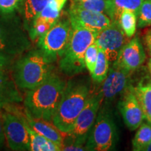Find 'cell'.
Returning <instances> with one entry per match:
<instances>
[{
  "mask_svg": "<svg viewBox=\"0 0 151 151\" xmlns=\"http://www.w3.org/2000/svg\"><path fill=\"white\" fill-rule=\"evenodd\" d=\"M67 82L55 72L33 89L27 90L23 102L24 111L34 118L52 122Z\"/></svg>",
  "mask_w": 151,
  "mask_h": 151,
  "instance_id": "cell-1",
  "label": "cell"
},
{
  "mask_svg": "<svg viewBox=\"0 0 151 151\" xmlns=\"http://www.w3.org/2000/svg\"><path fill=\"white\" fill-rule=\"evenodd\" d=\"M88 78H73L67 82L61 99L52 118V122L64 133L69 134L90 96Z\"/></svg>",
  "mask_w": 151,
  "mask_h": 151,
  "instance_id": "cell-2",
  "label": "cell"
},
{
  "mask_svg": "<svg viewBox=\"0 0 151 151\" xmlns=\"http://www.w3.org/2000/svg\"><path fill=\"white\" fill-rule=\"evenodd\" d=\"M54 63L40 49L29 50L14 62L11 76L20 90H32L54 72Z\"/></svg>",
  "mask_w": 151,
  "mask_h": 151,
  "instance_id": "cell-3",
  "label": "cell"
},
{
  "mask_svg": "<svg viewBox=\"0 0 151 151\" xmlns=\"http://www.w3.org/2000/svg\"><path fill=\"white\" fill-rule=\"evenodd\" d=\"M72 35L68 47L60 59L58 66L62 73L74 76L86 69L85 55L90 45L95 42L99 32L84 28H72Z\"/></svg>",
  "mask_w": 151,
  "mask_h": 151,
  "instance_id": "cell-4",
  "label": "cell"
},
{
  "mask_svg": "<svg viewBox=\"0 0 151 151\" xmlns=\"http://www.w3.org/2000/svg\"><path fill=\"white\" fill-rule=\"evenodd\" d=\"M32 43L28 32L17 19L0 18V52L16 58L29 50Z\"/></svg>",
  "mask_w": 151,
  "mask_h": 151,
  "instance_id": "cell-5",
  "label": "cell"
},
{
  "mask_svg": "<svg viewBox=\"0 0 151 151\" xmlns=\"http://www.w3.org/2000/svg\"><path fill=\"white\" fill-rule=\"evenodd\" d=\"M117 128L112 115L106 109L98 112L86 143V150L109 151L116 148Z\"/></svg>",
  "mask_w": 151,
  "mask_h": 151,
  "instance_id": "cell-6",
  "label": "cell"
},
{
  "mask_svg": "<svg viewBox=\"0 0 151 151\" xmlns=\"http://www.w3.org/2000/svg\"><path fill=\"white\" fill-rule=\"evenodd\" d=\"M72 27L68 18H60L37 41L38 48L55 62L67 50L72 35Z\"/></svg>",
  "mask_w": 151,
  "mask_h": 151,
  "instance_id": "cell-7",
  "label": "cell"
},
{
  "mask_svg": "<svg viewBox=\"0 0 151 151\" xmlns=\"http://www.w3.org/2000/svg\"><path fill=\"white\" fill-rule=\"evenodd\" d=\"M4 133L7 145L12 150H30L29 135L27 124L21 116L5 110L1 113Z\"/></svg>",
  "mask_w": 151,
  "mask_h": 151,
  "instance_id": "cell-8",
  "label": "cell"
},
{
  "mask_svg": "<svg viewBox=\"0 0 151 151\" xmlns=\"http://www.w3.org/2000/svg\"><path fill=\"white\" fill-rule=\"evenodd\" d=\"M128 41L129 38L122 31L118 20H113L108 27L99 32L94 43L104 52L109 64H113Z\"/></svg>",
  "mask_w": 151,
  "mask_h": 151,
  "instance_id": "cell-9",
  "label": "cell"
},
{
  "mask_svg": "<svg viewBox=\"0 0 151 151\" xmlns=\"http://www.w3.org/2000/svg\"><path fill=\"white\" fill-rule=\"evenodd\" d=\"M101 92L90 94L86 105L78 115L73 129L70 133L67 134L69 137L87 138L88 139L90 131L93 126L97 118L99 109L102 101Z\"/></svg>",
  "mask_w": 151,
  "mask_h": 151,
  "instance_id": "cell-10",
  "label": "cell"
},
{
  "mask_svg": "<svg viewBox=\"0 0 151 151\" xmlns=\"http://www.w3.org/2000/svg\"><path fill=\"white\" fill-rule=\"evenodd\" d=\"M72 28H84L100 32L111 24L109 17L101 13L70 6L68 11Z\"/></svg>",
  "mask_w": 151,
  "mask_h": 151,
  "instance_id": "cell-11",
  "label": "cell"
},
{
  "mask_svg": "<svg viewBox=\"0 0 151 151\" xmlns=\"http://www.w3.org/2000/svg\"><path fill=\"white\" fill-rule=\"evenodd\" d=\"M132 73L113 62L112 67L109 68L106 78L103 81L102 88L100 91L106 102L113 101L118 94L127 89Z\"/></svg>",
  "mask_w": 151,
  "mask_h": 151,
  "instance_id": "cell-12",
  "label": "cell"
},
{
  "mask_svg": "<svg viewBox=\"0 0 151 151\" xmlns=\"http://www.w3.org/2000/svg\"><path fill=\"white\" fill-rule=\"evenodd\" d=\"M124 95L118 103V109L121 113L124 124L132 131L136 130L145 120L142 109L132 86H129L124 91Z\"/></svg>",
  "mask_w": 151,
  "mask_h": 151,
  "instance_id": "cell-13",
  "label": "cell"
},
{
  "mask_svg": "<svg viewBox=\"0 0 151 151\" xmlns=\"http://www.w3.org/2000/svg\"><path fill=\"white\" fill-rule=\"evenodd\" d=\"M146 60V53L139 37H135L128 41L120 50L116 64L129 72L137 70Z\"/></svg>",
  "mask_w": 151,
  "mask_h": 151,
  "instance_id": "cell-14",
  "label": "cell"
},
{
  "mask_svg": "<svg viewBox=\"0 0 151 151\" xmlns=\"http://www.w3.org/2000/svg\"><path fill=\"white\" fill-rule=\"evenodd\" d=\"M22 116L26 123L32 129L39 134L58 144L61 148L62 150L64 145V141L66 136L67 135V133H64L58 129L51 121L34 118L27 115L25 111L24 114L22 115Z\"/></svg>",
  "mask_w": 151,
  "mask_h": 151,
  "instance_id": "cell-15",
  "label": "cell"
},
{
  "mask_svg": "<svg viewBox=\"0 0 151 151\" xmlns=\"http://www.w3.org/2000/svg\"><path fill=\"white\" fill-rule=\"evenodd\" d=\"M23 98L12 76L6 70H0V110L7 106L22 102Z\"/></svg>",
  "mask_w": 151,
  "mask_h": 151,
  "instance_id": "cell-16",
  "label": "cell"
},
{
  "mask_svg": "<svg viewBox=\"0 0 151 151\" xmlns=\"http://www.w3.org/2000/svg\"><path fill=\"white\" fill-rule=\"evenodd\" d=\"M132 89L142 109L145 120L151 123V81L141 80Z\"/></svg>",
  "mask_w": 151,
  "mask_h": 151,
  "instance_id": "cell-17",
  "label": "cell"
},
{
  "mask_svg": "<svg viewBox=\"0 0 151 151\" xmlns=\"http://www.w3.org/2000/svg\"><path fill=\"white\" fill-rule=\"evenodd\" d=\"M48 0H22L20 7L26 30L29 29L35 19L46 6Z\"/></svg>",
  "mask_w": 151,
  "mask_h": 151,
  "instance_id": "cell-18",
  "label": "cell"
},
{
  "mask_svg": "<svg viewBox=\"0 0 151 151\" xmlns=\"http://www.w3.org/2000/svg\"><path fill=\"white\" fill-rule=\"evenodd\" d=\"M70 6L101 13L109 17L111 21L114 20L112 0H86L81 2H71Z\"/></svg>",
  "mask_w": 151,
  "mask_h": 151,
  "instance_id": "cell-19",
  "label": "cell"
},
{
  "mask_svg": "<svg viewBox=\"0 0 151 151\" xmlns=\"http://www.w3.org/2000/svg\"><path fill=\"white\" fill-rule=\"evenodd\" d=\"M22 118V115L20 116ZM24 120V119H23ZM25 122V121H24ZM26 123V122H25ZM27 128L29 135L30 150L31 151H60L61 148L58 144L52 142L46 137H43L35 130H33L28 124Z\"/></svg>",
  "mask_w": 151,
  "mask_h": 151,
  "instance_id": "cell-20",
  "label": "cell"
},
{
  "mask_svg": "<svg viewBox=\"0 0 151 151\" xmlns=\"http://www.w3.org/2000/svg\"><path fill=\"white\" fill-rule=\"evenodd\" d=\"M67 1V0H48L46 6L37 18L53 25L60 19L62 11Z\"/></svg>",
  "mask_w": 151,
  "mask_h": 151,
  "instance_id": "cell-21",
  "label": "cell"
},
{
  "mask_svg": "<svg viewBox=\"0 0 151 151\" xmlns=\"http://www.w3.org/2000/svg\"><path fill=\"white\" fill-rule=\"evenodd\" d=\"M151 142V123L146 121L141 124L132 140V149L134 151H145Z\"/></svg>",
  "mask_w": 151,
  "mask_h": 151,
  "instance_id": "cell-22",
  "label": "cell"
},
{
  "mask_svg": "<svg viewBox=\"0 0 151 151\" xmlns=\"http://www.w3.org/2000/svg\"><path fill=\"white\" fill-rule=\"evenodd\" d=\"M109 62L104 52L98 48V57L97 63L93 72L91 73V77L95 83H101L106 78L109 70Z\"/></svg>",
  "mask_w": 151,
  "mask_h": 151,
  "instance_id": "cell-23",
  "label": "cell"
},
{
  "mask_svg": "<svg viewBox=\"0 0 151 151\" xmlns=\"http://www.w3.org/2000/svg\"><path fill=\"white\" fill-rule=\"evenodd\" d=\"M122 31L130 39L135 35L137 26V16L131 11L124 10L120 14L118 18Z\"/></svg>",
  "mask_w": 151,
  "mask_h": 151,
  "instance_id": "cell-24",
  "label": "cell"
},
{
  "mask_svg": "<svg viewBox=\"0 0 151 151\" xmlns=\"http://www.w3.org/2000/svg\"><path fill=\"white\" fill-rule=\"evenodd\" d=\"M143 0H112L114 20H118L119 16L124 10L131 11L138 16Z\"/></svg>",
  "mask_w": 151,
  "mask_h": 151,
  "instance_id": "cell-25",
  "label": "cell"
},
{
  "mask_svg": "<svg viewBox=\"0 0 151 151\" xmlns=\"http://www.w3.org/2000/svg\"><path fill=\"white\" fill-rule=\"evenodd\" d=\"M52 26L48 22L43 21L39 18H36L29 29L27 30L29 38L32 42H37L39 38L46 33V32Z\"/></svg>",
  "mask_w": 151,
  "mask_h": 151,
  "instance_id": "cell-26",
  "label": "cell"
},
{
  "mask_svg": "<svg viewBox=\"0 0 151 151\" xmlns=\"http://www.w3.org/2000/svg\"><path fill=\"white\" fill-rule=\"evenodd\" d=\"M137 26L139 28L151 26V0H143L137 16Z\"/></svg>",
  "mask_w": 151,
  "mask_h": 151,
  "instance_id": "cell-27",
  "label": "cell"
},
{
  "mask_svg": "<svg viewBox=\"0 0 151 151\" xmlns=\"http://www.w3.org/2000/svg\"><path fill=\"white\" fill-rule=\"evenodd\" d=\"M98 57V47L95 43L88 47L85 55V64L90 74L93 72Z\"/></svg>",
  "mask_w": 151,
  "mask_h": 151,
  "instance_id": "cell-28",
  "label": "cell"
},
{
  "mask_svg": "<svg viewBox=\"0 0 151 151\" xmlns=\"http://www.w3.org/2000/svg\"><path fill=\"white\" fill-rule=\"evenodd\" d=\"M22 0H0V14L9 15L19 9Z\"/></svg>",
  "mask_w": 151,
  "mask_h": 151,
  "instance_id": "cell-29",
  "label": "cell"
},
{
  "mask_svg": "<svg viewBox=\"0 0 151 151\" xmlns=\"http://www.w3.org/2000/svg\"><path fill=\"white\" fill-rule=\"evenodd\" d=\"M16 58L0 52V70H6L11 67H12Z\"/></svg>",
  "mask_w": 151,
  "mask_h": 151,
  "instance_id": "cell-30",
  "label": "cell"
},
{
  "mask_svg": "<svg viewBox=\"0 0 151 151\" xmlns=\"http://www.w3.org/2000/svg\"><path fill=\"white\" fill-rule=\"evenodd\" d=\"M143 39H144V42L146 46L147 50L151 57V29H149L146 32Z\"/></svg>",
  "mask_w": 151,
  "mask_h": 151,
  "instance_id": "cell-31",
  "label": "cell"
},
{
  "mask_svg": "<svg viewBox=\"0 0 151 151\" xmlns=\"http://www.w3.org/2000/svg\"><path fill=\"white\" fill-rule=\"evenodd\" d=\"M4 133V128H3V122L1 116H0V148H1L4 146V143L5 141Z\"/></svg>",
  "mask_w": 151,
  "mask_h": 151,
  "instance_id": "cell-32",
  "label": "cell"
},
{
  "mask_svg": "<svg viewBox=\"0 0 151 151\" xmlns=\"http://www.w3.org/2000/svg\"><path fill=\"white\" fill-rule=\"evenodd\" d=\"M147 66H148V69L149 72H150V74L151 76V58H150L148 62V64H147Z\"/></svg>",
  "mask_w": 151,
  "mask_h": 151,
  "instance_id": "cell-33",
  "label": "cell"
},
{
  "mask_svg": "<svg viewBox=\"0 0 151 151\" xmlns=\"http://www.w3.org/2000/svg\"><path fill=\"white\" fill-rule=\"evenodd\" d=\"M86 1V0H71V2H81V1Z\"/></svg>",
  "mask_w": 151,
  "mask_h": 151,
  "instance_id": "cell-34",
  "label": "cell"
},
{
  "mask_svg": "<svg viewBox=\"0 0 151 151\" xmlns=\"http://www.w3.org/2000/svg\"><path fill=\"white\" fill-rule=\"evenodd\" d=\"M146 151H151V142L150 143V144L148 145V146L146 148ZM146 150H145V151H146Z\"/></svg>",
  "mask_w": 151,
  "mask_h": 151,
  "instance_id": "cell-35",
  "label": "cell"
}]
</instances>
